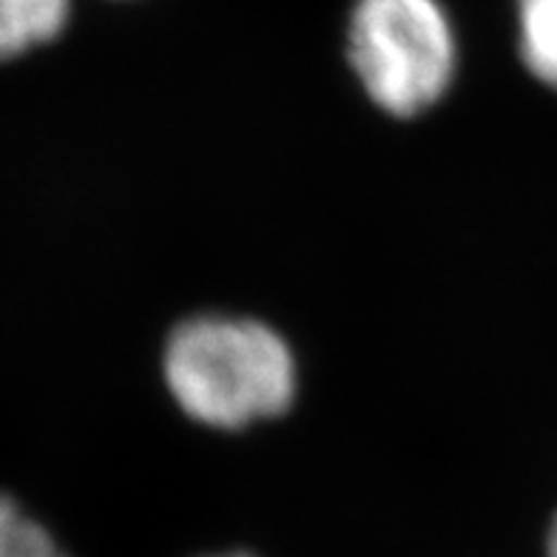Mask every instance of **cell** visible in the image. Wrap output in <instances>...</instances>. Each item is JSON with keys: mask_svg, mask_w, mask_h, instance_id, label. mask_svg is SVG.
Returning a JSON list of instances; mask_svg holds the SVG:
<instances>
[{"mask_svg": "<svg viewBox=\"0 0 557 557\" xmlns=\"http://www.w3.org/2000/svg\"><path fill=\"white\" fill-rule=\"evenodd\" d=\"M176 407L213 430H243L282 416L296 396V359L273 327L245 315H194L162 352Z\"/></svg>", "mask_w": 557, "mask_h": 557, "instance_id": "6da1fadb", "label": "cell"}, {"mask_svg": "<svg viewBox=\"0 0 557 557\" xmlns=\"http://www.w3.org/2000/svg\"><path fill=\"white\" fill-rule=\"evenodd\" d=\"M347 60L379 109L416 117L447 95L455 77L453 21L438 0H356Z\"/></svg>", "mask_w": 557, "mask_h": 557, "instance_id": "7a4b0ae2", "label": "cell"}, {"mask_svg": "<svg viewBox=\"0 0 557 557\" xmlns=\"http://www.w3.org/2000/svg\"><path fill=\"white\" fill-rule=\"evenodd\" d=\"M0 557H69L15 500L0 495Z\"/></svg>", "mask_w": 557, "mask_h": 557, "instance_id": "5b68a950", "label": "cell"}, {"mask_svg": "<svg viewBox=\"0 0 557 557\" xmlns=\"http://www.w3.org/2000/svg\"><path fill=\"white\" fill-rule=\"evenodd\" d=\"M518 49L529 74L557 88V0H518Z\"/></svg>", "mask_w": 557, "mask_h": 557, "instance_id": "277c9868", "label": "cell"}, {"mask_svg": "<svg viewBox=\"0 0 557 557\" xmlns=\"http://www.w3.org/2000/svg\"><path fill=\"white\" fill-rule=\"evenodd\" d=\"M213 557H250V555H245V552H231V555H213Z\"/></svg>", "mask_w": 557, "mask_h": 557, "instance_id": "52a82bcc", "label": "cell"}, {"mask_svg": "<svg viewBox=\"0 0 557 557\" xmlns=\"http://www.w3.org/2000/svg\"><path fill=\"white\" fill-rule=\"evenodd\" d=\"M549 557H557V518L549 529Z\"/></svg>", "mask_w": 557, "mask_h": 557, "instance_id": "8992f818", "label": "cell"}, {"mask_svg": "<svg viewBox=\"0 0 557 557\" xmlns=\"http://www.w3.org/2000/svg\"><path fill=\"white\" fill-rule=\"evenodd\" d=\"M72 0H0V60L26 54L63 32Z\"/></svg>", "mask_w": 557, "mask_h": 557, "instance_id": "3957f363", "label": "cell"}]
</instances>
